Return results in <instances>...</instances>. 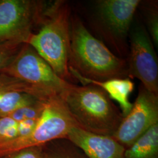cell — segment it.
Instances as JSON below:
<instances>
[{"label":"cell","mask_w":158,"mask_h":158,"mask_svg":"<svg viewBox=\"0 0 158 158\" xmlns=\"http://www.w3.org/2000/svg\"><path fill=\"white\" fill-rule=\"evenodd\" d=\"M69 69L86 79L103 81L129 75L125 60L97 39L76 16L70 17Z\"/></svg>","instance_id":"1"},{"label":"cell","mask_w":158,"mask_h":158,"mask_svg":"<svg viewBox=\"0 0 158 158\" xmlns=\"http://www.w3.org/2000/svg\"><path fill=\"white\" fill-rule=\"evenodd\" d=\"M59 97L77 125L94 134L113 136L124 118L107 94L96 85L70 83Z\"/></svg>","instance_id":"2"},{"label":"cell","mask_w":158,"mask_h":158,"mask_svg":"<svg viewBox=\"0 0 158 158\" xmlns=\"http://www.w3.org/2000/svg\"><path fill=\"white\" fill-rule=\"evenodd\" d=\"M70 17V8L66 1H57L52 6H46L40 28L37 33L31 34L26 42L58 76L67 81L72 77L69 63Z\"/></svg>","instance_id":"3"},{"label":"cell","mask_w":158,"mask_h":158,"mask_svg":"<svg viewBox=\"0 0 158 158\" xmlns=\"http://www.w3.org/2000/svg\"><path fill=\"white\" fill-rule=\"evenodd\" d=\"M77 126L59 96L46 100L42 113L32 133L23 138L0 143V157L29 147L44 146L66 138L70 129Z\"/></svg>","instance_id":"4"},{"label":"cell","mask_w":158,"mask_h":158,"mask_svg":"<svg viewBox=\"0 0 158 158\" xmlns=\"http://www.w3.org/2000/svg\"><path fill=\"white\" fill-rule=\"evenodd\" d=\"M1 73L29 85L45 99L60 96L69 82L58 76L31 46L24 44Z\"/></svg>","instance_id":"5"},{"label":"cell","mask_w":158,"mask_h":158,"mask_svg":"<svg viewBox=\"0 0 158 158\" xmlns=\"http://www.w3.org/2000/svg\"><path fill=\"white\" fill-rule=\"evenodd\" d=\"M45 7L42 1L0 0V44H26L34 26L40 25Z\"/></svg>","instance_id":"6"},{"label":"cell","mask_w":158,"mask_h":158,"mask_svg":"<svg viewBox=\"0 0 158 158\" xmlns=\"http://www.w3.org/2000/svg\"><path fill=\"white\" fill-rule=\"evenodd\" d=\"M128 74L139 79L147 90L158 96V57L151 38L143 27L136 26L130 32Z\"/></svg>","instance_id":"7"},{"label":"cell","mask_w":158,"mask_h":158,"mask_svg":"<svg viewBox=\"0 0 158 158\" xmlns=\"http://www.w3.org/2000/svg\"><path fill=\"white\" fill-rule=\"evenodd\" d=\"M156 124L158 96L141 85L132 109L123 118L112 137L126 149Z\"/></svg>","instance_id":"8"},{"label":"cell","mask_w":158,"mask_h":158,"mask_svg":"<svg viewBox=\"0 0 158 158\" xmlns=\"http://www.w3.org/2000/svg\"><path fill=\"white\" fill-rule=\"evenodd\" d=\"M139 0H100L96 2V16L104 33L120 49L129 33Z\"/></svg>","instance_id":"9"},{"label":"cell","mask_w":158,"mask_h":158,"mask_svg":"<svg viewBox=\"0 0 158 158\" xmlns=\"http://www.w3.org/2000/svg\"><path fill=\"white\" fill-rule=\"evenodd\" d=\"M66 139L88 158H124L125 148L110 136L96 134L74 126Z\"/></svg>","instance_id":"10"},{"label":"cell","mask_w":158,"mask_h":158,"mask_svg":"<svg viewBox=\"0 0 158 158\" xmlns=\"http://www.w3.org/2000/svg\"><path fill=\"white\" fill-rule=\"evenodd\" d=\"M69 71L71 76L78 79L82 84L96 85L104 91L111 100L118 103L124 117L130 113L133 104L130 102L129 97L134 89V84L130 79L116 78L99 81L83 77L72 69H69Z\"/></svg>","instance_id":"11"},{"label":"cell","mask_w":158,"mask_h":158,"mask_svg":"<svg viewBox=\"0 0 158 158\" xmlns=\"http://www.w3.org/2000/svg\"><path fill=\"white\" fill-rule=\"evenodd\" d=\"M124 158H158V124L126 148Z\"/></svg>","instance_id":"12"},{"label":"cell","mask_w":158,"mask_h":158,"mask_svg":"<svg viewBox=\"0 0 158 158\" xmlns=\"http://www.w3.org/2000/svg\"><path fill=\"white\" fill-rule=\"evenodd\" d=\"M44 147V158H88L66 138L51 142Z\"/></svg>","instance_id":"13"},{"label":"cell","mask_w":158,"mask_h":158,"mask_svg":"<svg viewBox=\"0 0 158 158\" xmlns=\"http://www.w3.org/2000/svg\"><path fill=\"white\" fill-rule=\"evenodd\" d=\"M40 100L23 91H13L7 94L0 102V117H7L21 108Z\"/></svg>","instance_id":"14"},{"label":"cell","mask_w":158,"mask_h":158,"mask_svg":"<svg viewBox=\"0 0 158 158\" xmlns=\"http://www.w3.org/2000/svg\"><path fill=\"white\" fill-rule=\"evenodd\" d=\"M13 91H23L35 96L40 100H45L38 91L29 85L11 76L0 73V102L7 94Z\"/></svg>","instance_id":"15"},{"label":"cell","mask_w":158,"mask_h":158,"mask_svg":"<svg viewBox=\"0 0 158 158\" xmlns=\"http://www.w3.org/2000/svg\"><path fill=\"white\" fill-rule=\"evenodd\" d=\"M45 101L38 100L12 112L7 117L14 119L17 123L26 119L39 118L44 110Z\"/></svg>","instance_id":"16"},{"label":"cell","mask_w":158,"mask_h":158,"mask_svg":"<svg viewBox=\"0 0 158 158\" xmlns=\"http://www.w3.org/2000/svg\"><path fill=\"white\" fill-rule=\"evenodd\" d=\"M18 123L8 117H0V143L11 141L18 136Z\"/></svg>","instance_id":"17"},{"label":"cell","mask_w":158,"mask_h":158,"mask_svg":"<svg viewBox=\"0 0 158 158\" xmlns=\"http://www.w3.org/2000/svg\"><path fill=\"white\" fill-rule=\"evenodd\" d=\"M23 44L18 42L0 44V73L11 61Z\"/></svg>","instance_id":"18"},{"label":"cell","mask_w":158,"mask_h":158,"mask_svg":"<svg viewBox=\"0 0 158 158\" xmlns=\"http://www.w3.org/2000/svg\"><path fill=\"white\" fill-rule=\"evenodd\" d=\"M0 158H44V147L25 148L5 155Z\"/></svg>","instance_id":"19"},{"label":"cell","mask_w":158,"mask_h":158,"mask_svg":"<svg viewBox=\"0 0 158 158\" xmlns=\"http://www.w3.org/2000/svg\"><path fill=\"white\" fill-rule=\"evenodd\" d=\"M148 15V25L149 31V34L151 38H152V42L155 45H158V12L155 10L151 11Z\"/></svg>","instance_id":"20"},{"label":"cell","mask_w":158,"mask_h":158,"mask_svg":"<svg viewBox=\"0 0 158 158\" xmlns=\"http://www.w3.org/2000/svg\"><path fill=\"white\" fill-rule=\"evenodd\" d=\"M38 119H26L18 122L17 138H23L30 135L35 128Z\"/></svg>","instance_id":"21"}]
</instances>
